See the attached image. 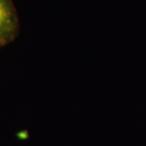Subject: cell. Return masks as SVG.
I'll list each match as a JSON object with an SVG mask.
<instances>
[{"label":"cell","instance_id":"obj_1","mask_svg":"<svg viewBox=\"0 0 146 146\" xmlns=\"http://www.w3.org/2000/svg\"><path fill=\"white\" fill-rule=\"evenodd\" d=\"M17 19L10 0H0V48L14 38Z\"/></svg>","mask_w":146,"mask_h":146}]
</instances>
